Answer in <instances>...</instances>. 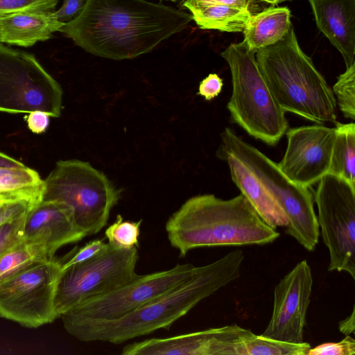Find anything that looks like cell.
I'll list each match as a JSON object with an SVG mask.
<instances>
[{"instance_id":"1","label":"cell","mask_w":355,"mask_h":355,"mask_svg":"<svg viewBox=\"0 0 355 355\" xmlns=\"http://www.w3.org/2000/svg\"><path fill=\"white\" fill-rule=\"evenodd\" d=\"M191 20L189 13L146 0H86L59 31L94 55L122 60L152 51Z\"/></svg>"},{"instance_id":"2","label":"cell","mask_w":355,"mask_h":355,"mask_svg":"<svg viewBox=\"0 0 355 355\" xmlns=\"http://www.w3.org/2000/svg\"><path fill=\"white\" fill-rule=\"evenodd\" d=\"M243 259L242 250L232 251L209 264L198 266L190 277L121 318L75 323L64 328L80 341L114 345L168 329L200 302L237 279Z\"/></svg>"},{"instance_id":"3","label":"cell","mask_w":355,"mask_h":355,"mask_svg":"<svg viewBox=\"0 0 355 355\" xmlns=\"http://www.w3.org/2000/svg\"><path fill=\"white\" fill-rule=\"evenodd\" d=\"M165 230L180 257L198 248L264 245L279 236L241 193L228 200L193 196L168 218Z\"/></svg>"},{"instance_id":"4","label":"cell","mask_w":355,"mask_h":355,"mask_svg":"<svg viewBox=\"0 0 355 355\" xmlns=\"http://www.w3.org/2000/svg\"><path fill=\"white\" fill-rule=\"evenodd\" d=\"M255 58L274 98L285 112L319 124L337 121L332 89L301 49L293 26L282 40L259 49Z\"/></svg>"},{"instance_id":"5","label":"cell","mask_w":355,"mask_h":355,"mask_svg":"<svg viewBox=\"0 0 355 355\" xmlns=\"http://www.w3.org/2000/svg\"><path fill=\"white\" fill-rule=\"evenodd\" d=\"M255 53L243 40L221 53L232 75V92L227 107L232 121L250 135L275 146L288 123L260 72Z\"/></svg>"},{"instance_id":"6","label":"cell","mask_w":355,"mask_h":355,"mask_svg":"<svg viewBox=\"0 0 355 355\" xmlns=\"http://www.w3.org/2000/svg\"><path fill=\"white\" fill-rule=\"evenodd\" d=\"M220 138L218 155H229L252 173L287 216L286 232L306 250L313 251L318 243L320 228L309 187L291 181L277 163L242 140L231 128H225Z\"/></svg>"},{"instance_id":"7","label":"cell","mask_w":355,"mask_h":355,"mask_svg":"<svg viewBox=\"0 0 355 355\" xmlns=\"http://www.w3.org/2000/svg\"><path fill=\"white\" fill-rule=\"evenodd\" d=\"M121 190L101 171L78 159L58 161L44 180L42 200H55L71 207L76 225L86 236L106 226Z\"/></svg>"},{"instance_id":"8","label":"cell","mask_w":355,"mask_h":355,"mask_svg":"<svg viewBox=\"0 0 355 355\" xmlns=\"http://www.w3.org/2000/svg\"><path fill=\"white\" fill-rule=\"evenodd\" d=\"M62 89L35 57L0 43V112L61 114Z\"/></svg>"},{"instance_id":"9","label":"cell","mask_w":355,"mask_h":355,"mask_svg":"<svg viewBox=\"0 0 355 355\" xmlns=\"http://www.w3.org/2000/svg\"><path fill=\"white\" fill-rule=\"evenodd\" d=\"M139 259L137 247L116 248L63 270L57 284L55 309L58 318L80 303L108 293L133 279Z\"/></svg>"},{"instance_id":"10","label":"cell","mask_w":355,"mask_h":355,"mask_svg":"<svg viewBox=\"0 0 355 355\" xmlns=\"http://www.w3.org/2000/svg\"><path fill=\"white\" fill-rule=\"evenodd\" d=\"M62 261L36 263L0 282V316L36 328L57 319L55 297Z\"/></svg>"},{"instance_id":"11","label":"cell","mask_w":355,"mask_h":355,"mask_svg":"<svg viewBox=\"0 0 355 355\" xmlns=\"http://www.w3.org/2000/svg\"><path fill=\"white\" fill-rule=\"evenodd\" d=\"M314 200L323 242L329 250L328 270L345 271L355 278V188L327 174L319 181Z\"/></svg>"},{"instance_id":"12","label":"cell","mask_w":355,"mask_h":355,"mask_svg":"<svg viewBox=\"0 0 355 355\" xmlns=\"http://www.w3.org/2000/svg\"><path fill=\"white\" fill-rule=\"evenodd\" d=\"M198 268L191 263L177 264L168 270L137 275L118 288L83 302L63 313L60 317L63 327L121 318L184 282Z\"/></svg>"},{"instance_id":"13","label":"cell","mask_w":355,"mask_h":355,"mask_svg":"<svg viewBox=\"0 0 355 355\" xmlns=\"http://www.w3.org/2000/svg\"><path fill=\"white\" fill-rule=\"evenodd\" d=\"M280 171L296 184L310 187L329 172L336 128L322 124L288 129Z\"/></svg>"},{"instance_id":"14","label":"cell","mask_w":355,"mask_h":355,"mask_svg":"<svg viewBox=\"0 0 355 355\" xmlns=\"http://www.w3.org/2000/svg\"><path fill=\"white\" fill-rule=\"evenodd\" d=\"M312 286L311 268L303 260L275 286L271 318L261 336L292 343H302Z\"/></svg>"},{"instance_id":"15","label":"cell","mask_w":355,"mask_h":355,"mask_svg":"<svg viewBox=\"0 0 355 355\" xmlns=\"http://www.w3.org/2000/svg\"><path fill=\"white\" fill-rule=\"evenodd\" d=\"M253 334L236 324L150 338L124 346L122 355H237L240 343Z\"/></svg>"},{"instance_id":"16","label":"cell","mask_w":355,"mask_h":355,"mask_svg":"<svg viewBox=\"0 0 355 355\" xmlns=\"http://www.w3.org/2000/svg\"><path fill=\"white\" fill-rule=\"evenodd\" d=\"M85 236L74 220L72 209L64 202L42 200L26 214L23 230L26 241L44 244L56 252Z\"/></svg>"},{"instance_id":"17","label":"cell","mask_w":355,"mask_h":355,"mask_svg":"<svg viewBox=\"0 0 355 355\" xmlns=\"http://www.w3.org/2000/svg\"><path fill=\"white\" fill-rule=\"evenodd\" d=\"M316 25L341 53L346 68L355 57V0H309Z\"/></svg>"},{"instance_id":"18","label":"cell","mask_w":355,"mask_h":355,"mask_svg":"<svg viewBox=\"0 0 355 355\" xmlns=\"http://www.w3.org/2000/svg\"><path fill=\"white\" fill-rule=\"evenodd\" d=\"M65 24L59 21L53 11H24L0 16L1 42L28 47L53 37Z\"/></svg>"},{"instance_id":"19","label":"cell","mask_w":355,"mask_h":355,"mask_svg":"<svg viewBox=\"0 0 355 355\" xmlns=\"http://www.w3.org/2000/svg\"><path fill=\"white\" fill-rule=\"evenodd\" d=\"M218 156L227 162L232 181L259 217L273 229L286 227L288 220L283 209L252 173L229 155Z\"/></svg>"},{"instance_id":"20","label":"cell","mask_w":355,"mask_h":355,"mask_svg":"<svg viewBox=\"0 0 355 355\" xmlns=\"http://www.w3.org/2000/svg\"><path fill=\"white\" fill-rule=\"evenodd\" d=\"M291 11L287 7L272 6L251 15L243 30L248 47L257 52L282 40L292 26Z\"/></svg>"},{"instance_id":"21","label":"cell","mask_w":355,"mask_h":355,"mask_svg":"<svg viewBox=\"0 0 355 355\" xmlns=\"http://www.w3.org/2000/svg\"><path fill=\"white\" fill-rule=\"evenodd\" d=\"M182 7L191 12L192 19L200 28L229 33L243 31L252 15L248 9L220 3L184 0Z\"/></svg>"},{"instance_id":"22","label":"cell","mask_w":355,"mask_h":355,"mask_svg":"<svg viewBox=\"0 0 355 355\" xmlns=\"http://www.w3.org/2000/svg\"><path fill=\"white\" fill-rule=\"evenodd\" d=\"M44 180L26 166L0 167V196L12 200L39 202L42 200Z\"/></svg>"},{"instance_id":"23","label":"cell","mask_w":355,"mask_h":355,"mask_svg":"<svg viewBox=\"0 0 355 355\" xmlns=\"http://www.w3.org/2000/svg\"><path fill=\"white\" fill-rule=\"evenodd\" d=\"M336 137L327 174L347 181L355 188V124L336 121Z\"/></svg>"},{"instance_id":"24","label":"cell","mask_w":355,"mask_h":355,"mask_svg":"<svg viewBox=\"0 0 355 355\" xmlns=\"http://www.w3.org/2000/svg\"><path fill=\"white\" fill-rule=\"evenodd\" d=\"M49 246L24 239L0 257V282L36 263L54 257Z\"/></svg>"},{"instance_id":"25","label":"cell","mask_w":355,"mask_h":355,"mask_svg":"<svg viewBox=\"0 0 355 355\" xmlns=\"http://www.w3.org/2000/svg\"><path fill=\"white\" fill-rule=\"evenodd\" d=\"M310 348L308 343H292L253 333L241 343L239 355H306Z\"/></svg>"},{"instance_id":"26","label":"cell","mask_w":355,"mask_h":355,"mask_svg":"<svg viewBox=\"0 0 355 355\" xmlns=\"http://www.w3.org/2000/svg\"><path fill=\"white\" fill-rule=\"evenodd\" d=\"M142 220L138 221L123 220L121 214L105 231L108 243L116 248L130 249L139 246V237Z\"/></svg>"},{"instance_id":"27","label":"cell","mask_w":355,"mask_h":355,"mask_svg":"<svg viewBox=\"0 0 355 355\" xmlns=\"http://www.w3.org/2000/svg\"><path fill=\"white\" fill-rule=\"evenodd\" d=\"M336 105L343 116L355 119V62L340 74L332 89Z\"/></svg>"},{"instance_id":"28","label":"cell","mask_w":355,"mask_h":355,"mask_svg":"<svg viewBox=\"0 0 355 355\" xmlns=\"http://www.w3.org/2000/svg\"><path fill=\"white\" fill-rule=\"evenodd\" d=\"M110 247L103 239L92 240L80 248H75L62 259V271L71 266L85 262L105 251Z\"/></svg>"},{"instance_id":"29","label":"cell","mask_w":355,"mask_h":355,"mask_svg":"<svg viewBox=\"0 0 355 355\" xmlns=\"http://www.w3.org/2000/svg\"><path fill=\"white\" fill-rule=\"evenodd\" d=\"M58 1L59 0H0V16L24 11H53Z\"/></svg>"},{"instance_id":"30","label":"cell","mask_w":355,"mask_h":355,"mask_svg":"<svg viewBox=\"0 0 355 355\" xmlns=\"http://www.w3.org/2000/svg\"><path fill=\"white\" fill-rule=\"evenodd\" d=\"M27 212L0 225V257L24 239V224Z\"/></svg>"},{"instance_id":"31","label":"cell","mask_w":355,"mask_h":355,"mask_svg":"<svg viewBox=\"0 0 355 355\" xmlns=\"http://www.w3.org/2000/svg\"><path fill=\"white\" fill-rule=\"evenodd\" d=\"M355 340L349 335L345 336L340 342L326 343L314 348H310L308 355H354Z\"/></svg>"},{"instance_id":"32","label":"cell","mask_w":355,"mask_h":355,"mask_svg":"<svg viewBox=\"0 0 355 355\" xmlns=\"http://www.w3.org/2000/svg\"><path fill=\"white\" fill-rule=\"evenodd\" d=\"M38 202L17 200L7 202L0 207V225L24 214Z\"/></svg>"},{"instance_id":"33","label":"cell","mask_w":355,"mask_h":355,"mask_svg":"<svg viewBox=\"0 0 355 355\" xmlns=\"http://www.w3.org/2000/svg\"><path fill=\"white\" fill-rule=\"evenodd\" d=\"M85 1L86 0H64L62 6L58 10H54V15L59 21L68 23L81 13Z\"/></svg>"},{"instance_id":"34","label":"cell","mask_w":355,"mask_h":355,"mask_svg":"<svg viewBox=\"0 0 355 355\" xmlns=\"http://www.w3.org/2000/svg\"><path fill=\"white\" fill-rule=\"evenodd\" d=\"M223 86V80L216 73H209L199 85L198 94L207 101H211L218 96Z\"/></svg>"},{"instance_id":"35","label":"cell","mask_w":355,"mask_h":355,"mask_svg":"<svg viewBox=\"0 0 355 355\" xmlns=\"http://www.w3.org/2000/svg\"><path fill=\"white\" fill-rule=\"evenodd\" d=\"M50 116L42 111L28 113L26 122L28 128L34 133L40 134L46 131L50 122Z\"/></svg>"},{"instance_id":"36","label":"cell","mask_w":355,"mask_h":355,"mask_svg":"<svg viewBox=\"0 0 355 355\" xmlns=\"http://www.w3.org/2000/svg\"><path fill=\"white\" fill-rule=\"evenodd\" d=\"M193 2L220 3L243 9H248L251 0H187Z\"/></svg>"},{"instance_id":"37","label":"cell","mask_w":355,"mask_h":355,"mask_svg":"<svg viewBox=\"0 0 355 355\" xmlns=\"http://www.w3.org/2000/svg\"><path fill=\"white\" fill-rule=\"evenodd\" d=\"M354 307H353L352 313L338 324L339 330L342 334L348 336L354 332Z\"/></svg>"},{"instance_id":"38","label":"cell","mask_w":355,"mask_h":355,"mask_svg":"<svg viewBox=\"0 0 355 355\" xmlns=\"http://www.w3.org/2000/svg\"><path fill=\"white\" fill-rule=\"evenodd\" d=\"M24 164L18 160L0 152V167H10L23 166Z\"/></svg>"},{"instance_id":"39","label":"cell","mask_w":355,"mask_h":355,"mask_svg":"<svg viewBox=\"0 0 355 355\" xmlns=\"http://www.w3.org/2000/svg\"><path fill=\"white\" fill-rule=\"evenodd\" d=\"M12 201H17V200H12L5 196H0V207L7 203V202H12Z\"/></svg>"},{"instance_id":"40","label":"cell","mask_w":355,"mask_h":355,"mask_svg":"<svg viewBox=\"0 0 355 355\" xmlns=\"http://www.w3.org/2000/svg\"><path fill=\"white\" fill-rule=\"evenodd\" d=\"M260 1L266 2V3H268L270 4H272V6L277 4V0H260Z\"/></svg>"},{"instance_id":"41","label":"cell","mask_w":355,"mask_h":355,"mask_svg":"<svg viewBox=\"0 0 355 355\" xmlns=\"http://www.w3.org/2000/svg\"><path fill=\"white\" fill-rule=\"evenodd\" d=\"M286 1H291V0H277V3Z\"/></svg>"},{"instance_id":"42","label":"cell","mask_w":355,"mask_h":355,"mask_svg":"<svg viewBox=\"0 0 355 355\" xmlns=\"http://www.w3.org/2000/svg\"><path fill=\"white\" fill-rule=\"evenodd\" d=\"M0 43H1V35H0Z\"/></svg>"},{"instance_id":"43","label":"cell","mask_w":355,"mask_h":355,"mask_svg":"<svg viewBox=\"0 0 355 355\" xmlns=\"http://www.w3.org/2000/svg\"><path fill=\"white\" fill-rule=\"evenodd\" d=\"M180 1H183L184 0H180Z\"/></svg>"},{"instance_id":"44","label":"cell","mask_w":355,"mask_h":355,"mask_svg":"<svg viewBox=\"0 0 355 355\" xmlns=\"http://www.w3.org/2000/svg\"><path fill=\"white\" fill-rule=\"evenodd\" d=\"M251 1H252V0H251Z\"/></svg>"}]
</instances>
